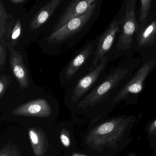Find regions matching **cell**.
<instances>
[{"label":"cell","instance_id":"15","mask_svg":"<svg viewBox=\"0 0 156 156\" xmlns=\"http://www.w3.org/2000/svg\"><path fill=\"white\" fill-rule=\"evenodd\" d=\"M22 31V26L19 19H17L14 27L10 34V37L7 41V44L14 48L20 39Z\"/></svg>","mask_w":156,"mask_h":156},{"label":"cell","instance_id":"10","mask_svg":"<svg viewBox=\"0 0 156 156\" xmlns=\"http://www.w3.org/2000/svg\"><path fill=\"white\" fill-rule=\"evenodd\" d=\"M7 47L10 51V63L12 72L21 89H26L29 85V77L23 56L11 46L7 44Z\"/></svg>","mask_w":156,"mask_h":156},{"label":"cell","instance_id":"16","mask_svg":"<svg viewBox=\"0 0 156 156\" xmlns=\"http://www.w3.org/2000/svg\"><path fill=\"white\" fill-rule=\"evenodd\" d=\"M151 2L152 0H141V10L139 20L141 23H143L149 16Z\"/></svg>","mask_w":156,"mask_h":156},{"label":"cell","instance_id":"22","mask_svg":"<svg viewBox=\"0 0 156 156\" xmlns=\"http://www.w3.org/2000/svg\"><path fill=\"white\" fill-rule=\"evenodd\" d=\"M149 130L151 132H154L156 131V119L154 121H153L150 125Z\"/></svg>","mask_w":156,"mask_h":156},{"label":"cell","instance_id":"1","mask_svg":"<svg viewBox=\"0 0 156 156\" xmlns=\"http://www.w3.org/2000/svg\"><path fill=\"white\" fill-rule=\"evenodd\" d=\"M126 57L118 66L111 69L107 76L78 105V108L93 106L109 96H116L139 67L141 58Z\"/></svg>","mask_w":156,"mask_h":156},{"label":"cell","instance_id":"5","mask_svg":"<svg viewBox=\"0 0 156 156\" xmlns=\"http://www.w3.org/2000/svg\"><path fill=\"white\" fill-rule=\"evenodd\" d=\"M96 5L97 3L93 4L86 12L71 19L62 27L55 32H52L48 38V42L52 44H58L78 33L90 20Z\"/></svg>","mask_w":156,"mask_h":156},{"label":"cell","instance_id":"14","mask_svg":"<svg viewBox=\"0 0 156 156\" xmlns=\"http://www.w3.org/2000/svg\"><path fill=\"white\" fill-rule=\"evenodd\" d=\"M93 45H87L74 58L70 63L66 71V76L68 79H71L75 75L78 69L84 65L92 54Z\"/></svg>","mask_w":156,"mask_h":156},{"label":"cell","instance_id":"3","mask_svg":"<svg viewBox=\"0 0 156 156\" xmlns=\"http://www.w3.org/2000/svg\"><path fill=\"white\" fill-rule=\"evenodd\" d=\"M136 1L126 0L125 14L121 34L111 55L113 59L133 55L134 36L138 29L135 16Z\"/></svg>","mask_w":156,"mask_h":156},{"label":"cell","instance_id":"20","mask_svg":"<svg viewBox=\"0 0 156 156\" xmlns=\"http://www.w3.org/2000/svg\"><path fill=\"white\" fill-rule=\"evenodd\" d=\"M0 156H20V155L19 150L16 146L10 145L2 149Z\"/></svg>","mask_w":156,"mask_h":156},{"label":"cell","instance_id":"23","mask_svg":"<svg viewBox=\"0 0 156 156\" xmlns=\"http://www.w3.org/2000/svg\"><path fill=\"white\" fill-rule=\"evenodd\" d=\"M25 0H10L11 2L13 3L14 4H18L23 2Z\"/></svg>","mask_w":156,"mask_h":156},{"label":"cell","instance_id":"12","mask_svg":"<svg viewBox=\"0 0 156 156\" xmlns=\"http://www.w3.org/2000/svg\"><path fill=\"white\" fill-rule=\"evenodd\" d=\"M28 136L35 155L45 156L49 148V143L43 130L36 127L30 128Z\"/></svg>","mask_w":156,"mask_h":156},{"label":"cell","instance_id":"17","mask_svg":"<svg viewBox=\"0 0 156 156\" xmlns=\"http://www.w3.org/2000/svg\"><path fill=\"white\" fill-rule=\"evenodd\" d=\"M7 42L5 37H3L0 39V69H3L5 66L6 60V53H7Z\"/></svg>","mask_w":156,"mask_h":156},{"label":"cell","instance_id":"11","mask_svg":"<svg viewBox=\"0 0 156 156\" xmlns=\"http://www.w3.org/2000/svg\"><path fill=\"white\" fill-rule=\"evenodd\" d=\"M134 53H140L156 45V21H153L137 30Z\"/></svg>","mask_w":156,"mask_h":156},{"label":"cell","instance_id":"24","mask_svg":"<svg viewBox=\"0 0 156 156\" xmlns=\"http://www.w3.org/2000/svg\"><path fill=\"white\" fill-rule=\"evenodd\" d=\"M71 156H86L85 155H83L81 154H78V153H74L72 154Z\"/></svg>","mask_w":156,"mask_h":156},{"label":"cell","instance_id":"21","mask_svg":"<svg viewBox=\"0 0 156 156\" xmlns=\"http://www.w3.org/2000/svg\"><path fill=\"white\" fill-rule=\"evenodd\" d=\"M60 140L61 144L65 147H68L70 146L71 140L69 133L67 130L63 129L60 135Z\"/></svg>","mask_w":156,"mask_h":156},{"label":"cell","instance_id":"2","mask_svg":"<svg viewBox=\"0 0 156 156\" xmlns=\"http://www.w3.org/2000/svg\"><path fill=\"white\" fill-rule=\"evenodd\" d=\"M139 53L141 64L114 100L113 104L115 105L123 101L126 105L136 103L147 79L156 69V45Z\"/></svg>","mask_w":156,"mask_h":156},{"label":"cell","instance_id":"9","mask_svg":"<svg viewBox=\"0 0 156 156\" xmlns=\"http://www.w3.org/2000/svg\"><path fill=\"white\" fill-rule=\"evenodd\" d=\"M98 0H72L54 27L52 32L66 24L71 19L86 12Z\"/></svg>","mask_w":156,"mask_h":156},{"label":"cell","instance_id":"19","mask_svg":"<svg viewBox=\"0 0 156 156\" xmlns=\"http://www.w3.org/2000/svg\"><path fill=\"white\" fill-rule=\"evenodd\" d=\"M11 79L9 76L2 75L0 77V99L3 97L5 91L10 85L11 82Z\"/></svg>","mask_w":156,"mask_h":156},{"label":"cell","instance_id":"7","mask_svg":"<svg viewBox=\"0 0 156 156\" xmlns=\"http://www.w3.org/2000/svg\"><path fill=\"white\" fill-rule=\"evenodd\" d=\"M111 60L109 56L103 57L93 69L79 80L73 90V95L71 98L72 101L74 102L77 101L90 90L100 77L104 74L107 66Z\"/></svg>","mask_w":156,"mask_h":156},{"label":"cell","instance_id":"4","mask_svg":"<svg viewBox=\"0 0 156 156\" xmlns=\"http://www.w3.org/2000/svg\"><path fill=\"white\" fill-rule=\"evenodd\" d=\"M135 120L133 115H119L111 118L93 129L88 135L87 142L100 145L105 136H110L111 134H121L132 126Z\"/></svg>","mask_w":156,"mask_h":156},{"label":"cell","instance_id":"18","mask_svg":"<svg viewBox=\"0 0 156 156\" xmlns=\"http://www.w3.org/2000/svg\"><path fill=\"white\" fill-rule=\"evenodd\" d=\"M7 18V15L4 6L2 3V0L0 2V39L5 37L6 31L5 29V19Z\"/></svg>","mask_w":156,"mask_h":156},{"label":"cell","instance_id":"13","mask_svg":"<svg viewBox=\"0 0 156 156\" xmlns=\"http://www.w3.org/2000/svg\"><path fill=\"white\" fill-rule=\"evenodd\" d=\"M62 1L50 0L42 7L31 20L29 25L30 30H36L42 26L51 17Z\"/></svg>","mask_w":156,"mask_h":156},{"label":"cell","instance_id":"8","mask_svg":"<svg viewBox=\"0 0 156 156\" xmlns=\"http://www.w3.org/2000/svg\"><path fill=\"white\" fill-rule=\"evenodd\" d=\"M12 114L17 116L48 117L51 115L52 109L46 100L38 99L17 106L13 110Z\"/></svg>","mask_w":156,"mask_h":156},{"label":"cell","instance_id":"6","mask_svg":"<svg viewBox=\"0 0 156 156\" xmlns=\"http://www.w3.org/2000/svg\"><path fill=\"white\" fill-rule=\"evenodd\" d=\"M124 20V17L120 20L113 21L101 37L97 44L90 71H91L99 64L103 57L107 55V54L113 49L116 36L118 33L121 32V27Z\"/></svg>","mask_w":156,"mask_h":156}]
</instances>
